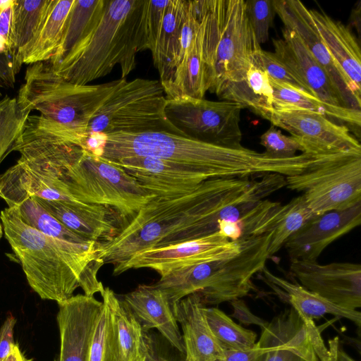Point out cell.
<instances>
[{
  "label": "cell",
  "mask_w": 361,
  "mask_h": 361,
  "mask_svg": "<svg viewBox=\"0 0 361 361\" xmlns=\"http://www.w3.org/2000/svg\"><path fill=\"white\" fill-rule=\"evenodd\" d=\"M85 149L111 161L132 157L166 159L195 167L214 178H247L265 173H302L307 157L275 159L243 147L231 149L167 132L88 134Z\"/></svg>",
  "instance_id": "6da1fadb"
},
{
  "label": "cell",
  "mask_w": 361,
  "mask_h": 361,
  "mask_svg": "<svg viewBox=\"0 0 361 361\" xmlns=\"http://www.w3.org/2000/svg\"><path fill=\"white\" fill-rule=\"evenodd\" d=\"M0 219L28 284L42 299L60 303L79 287L87 296L102 291L97 277L104 264L99 243H71L46 235L25 224L15 207L3 209Z\"/></svg>",
  "instance_id": "7a4b0ae2"
},
{
  "label": "cell",
  "mask_w": 361,
  "mask_h": 361,
  "mask_svg": "<svg viewBox=\"0 0 361 361\" xmlns=\"http://www.w3.org/2000/svg\"><path fill=\"white\" fill-rule=\"evenodd\" d=\"M145 0H105L90 30L59 61L50 64L65 80L79 85L109 74L115 66L125 78L135 68V56L148 49Z\"/></svg>",
  "instance_id": "3957f363"
},
{
  "label": "cell",
  "mask_w": 361,
  "mask_h": 361,
  "mask_svg": "<svg viewBox=\"0 0 361 361\" xmlns=\"http://www.w3.org/2000/svg\"><path fill=\"white\" fill-rule=\"evenodd\" d=\"M240 179L209 178L194 191L171 197H155L143 207L110 240L99 243L104 264L113 273L135 255L152 249L164 239L200 221L225 203L237 190Z\"/></svg>",
  "instance_id": "277c9868"
},
{
  "label": "cell",
  "mask_w": 361,
  "mask_h": 361,
  "mask_svg": "<svg viewBox=\"0 0 361 361\" xmlns=\"http://www.w3.org/2000/svg\"><path fill=\"white\" fill-rule=\"evenodd\" d=\"M191 2L201 27L207 91L219 97L245 80L261 46L249 22L245 0Z\"/></svg>",
  "instance_id": "5b68a950"
},
{
  "label": "cell",
  "mask_w": 361,
  "mask_h": 361,
  "mask_svg": "<svg viewBox=\"0 0 361 361\" xmlns=\"http://www.w3.org/2000/svg\"><path fill=\"white\" fill-rule=\"evenodd\" d=\"M119 82L75 85L59 76L47 61L38 62L27 67L16 99L23 110L38 111L40 116L75 131L85 140L90 120Z\"/></svg>",
  "instance_id": "8992f818"
},
{
  "label": "cell",
  "mask_w": 361,
  "mask_h": 361,
  "mask_svg": "<svg viewBox=\"0 0 361 361\" xmlns=\"http://www.w3.org/2000/svg\"><path fill=\"white\" fill-rule=\"evenodd\" d=\"M159 80L121 78L87 124L88 134L167 132L183 135L169 121Z\"/></svg>",
  "instance_id": "52a82bcc"
},
{
  "label": "cell",
  "mask_w": 361,
  "mask_h": 361,
  "mask_svg": "<svg viewBox=\"0 0 361 361\" xmlns=\"http://www.w3.org/2000/svg\"><path fill=\"white\" fill-rule=\"evenodd\" d=\"M62 180L77 200L106 206L130 220L156 197L122 167L84 149Z\"/></svg>",
  "instance_id": "ba28073f"
},
{
  "label": "cell",
  "mask_w": 361,
  "mask_h": 361,
  "mask_svg": "<svg viewBox=\"0 0 361 361\" xmlns=\"http://www.w3.org/2000/svg\"><path fill=\"white\" fill-rule=\"evenodd\" d=\"M286 187L302 195L319 216L361 202V151L318 157L301 173L286 177Z\"/></svg>",
  "instance_id": "9c48e42d"
},
{
  "label": "cell",
  "mask_w": 361,
  "mask_h": 361,
  "mask_svg": "<svg viewBox=\"0 0 361 361\" xmlns=\"http://www.w3.org/2000/svg\"><path fill=\"white\" fill-rule=\"evenodd\" d=\"M242 109L233 102L181 96L166 98L165 112L183 136L224 147L243 149Z\"/></svg>",
  "instance_id": "30bf717a"
},
{
  "label": "cell",
  "mask_w": 361,
  "mask_h": 361,
  "mask_svg": "<svg viewBox=\"0 0 361 361\" xmlns=\"http://www.w3.org/2000/svg\"><path fill=\"white\" fill-rule=\"evenodd\" d=\"M242 239L231 241L216 232L176 244L154 247L135 255L119 269L116 275L131 269L149 268L161 277L184 267L233 255L240 250Z\"/></svg>",
  "instance_id": "8fae6325"
},
{
  "label": "cell",
  "mask_w": 361,
  "mask_h": 361,
  "mask_svg": "<svg viewBox=\"0 0 361 361\" xmlns=\"http://www.w3.org/2000/svg\"><path fill=\"white\" fill-rule=\"evenodd\" d=\"M269 121L288 131L301 144L302 153L319 157L347 151H361L360 142L345 125L311 111H274Z\"/></svg>",
  "instance_id": "7c38bea8"
},
{
  "label": "cell",
  "mask_w": 361,
  "mask_h": 361,
  "mask_svg": "<svg viewBox=\"0 0 361 361\" xmlns=\"http://www.w3.org/2000/svg\"><path fill=\"white\" fill-rule=\"evenodd\" d=\"M290 271L306 289L348 309L361 307V265L351 262L320 264L317 261L294 260Z\"/></svg>",
  "instance_id": "4fadbf2b"
},
{
  "label": "cell",
  "mask_w": 361,
  "mask_h": 361,
  "mask_svg": "<svg viewBox=\"0 0 361 361\" xmlns=\"http://www.w3.org/2000/svg\"><path fill=\"white\" fill-rule=\"evenodd\" d=\"M156 197H171L190 193L211 178L191 166L166 159L132 157L116 161Z\"/></svg>",
  "instance_id": "5bb4252c"
},
{
  "label": "cell",
  "mask_w": 361,
  "mask_h": 361,
  "mask_svg": "<svg viewBox=\"0 0 361 361\" xmlns=\"http://www.w3.org/2000/svg\"><path fill=\"white\" fill-rule=\"evenodd\" d=\"M273 5L284 27L297 33L326 71L346 107L360 111L361 99L355 94L348 79L331 57L309 13V9L298 0H273Z\"/></svg>",
  "instance_id": "9a60e30c"
},
{
  "label": "cell",
  "mask_w": 361,
  "mask_h": 361,
  "mask_svg": "<svg viewBox=\"0 0 361 361\" xmlns=\"http://www.w3.org/2000/svg\"><path fill=\"white\" fill-rule=\"evenodd\" d=\"M59 361H89L92 337L102 310L94 296L78 294L58 303Z\"/></svg>",
  "instance_id": "2e32d148"
},
{
  "label": "cell",
  "mask_w": 361,
  "mask_h": 361,
  "mask_svg": "<svg viewBox=\"0 0 361 361\" xmlns=\"http://www.w3.org/2000/svg\"><path fill=\"white\" fill-rule=\"evenodd\" d=\"M261 329L257 341L260 353L255 361H319L302 318L292 307Z\"/></svg>",
  "instance_id": "e0dca14e"
},
{
  "label": "cell",
  "mask_w": 361,
  "mask_h": 361,
  "mask_svg": "<svg viewBox=\"0 0 361 361\" xmlns=\"http://www.w3.org/2000/svg\"><path fill=\"white\" fill-rule=\"evenodd\" d=\"M361 224V202L317 216L285 243L290 262L317 261L326 247Z\"/></svg>",
  "instance_id": "ac0fdd59"
},
{
  "label": "cell",
  "mask_w": 361,
  "mask_h": 361,
  "mask_svg": "<svg viewBox=\"0 0 361 361\" xmlns=\"http://www.w3.org/2000/svg\"><path fill=\"white\" fill-rule=\"evenodd\" d=\"M283 39H273L274 54L309 92L324 104L348 108L336 92L324 68L317 62L297 33L282 30ZM350 109V108H349Z\"/></svg>",
  "instance_id": "d6986e66"
},
{
  "label": "cell",
  "mask_w": 361,
  "mask_h": 361,
  "mask_svg": "<svg viewBox=\"0 0 361 361\" xmlns=\"http://www.w3.org/2000/svg\"><path fill=\"white\" fill-rule=\"evenodd\" d=\"M35 197L66 227L88 240L106 242L120 231L116 218L120 216L106 206L80 201L48 200Z\"/></svg>",
  "instance_id": "ffe728a7"
},
{
  "label": "cell",
  "mask_w": 361,
  "mask_h": 361,
  "mask_svg": "<svg viewBox=\"0 0 361 361\" xmlns=\"http://www.w3.org/2000/svg\"><path fill=\"white\" fill-rule=\"evenodd\" d=\"M206 307L198 293L172 305L174 316L182 329L185 361H221L224 356L225 349L207 323Z\"/></svg>",
  "instance_id": "44dd1931"
},
{
  "label": "cell",
  "mask_w": 361,
  "mask_h": 361,
  "mask_svg": "<svg viewBox=\"0 0 361 361\" xmlns=\"http://www.w3.org/2000/svg\"><path fill=\"white\" fill-rule=\"evenodd\" d=\"M123 301L147 332L156 329L180 353L185 354L182 334L166 294L154 285H140L123 295Z\"/></svg>",
  "instance_id": "7402d4cb"
},
{
  "label": "cell",
  "mask_w": 361,
  "mask_h": 361,
  "mask_svg": "<svg viewBox=\"0 0 361 361\" xmlns=\"http://www.w3.org/2000/svg\"><path fill=\"white\" fill-rule=\"evenodd\" d=\"M100 294L110 312L112 361H145L147 332L110 288L104 287Z\"/></svg>",
  "instance_id": "603a6c76"
},
{
  "label": "cell",
  "mask_w": 361,
  "mask_h": 361,
  "mask_svg": "<svg viewBox=\"0 0 361 361\" xmlns=\"http://www.w3.org/2000/svg\"><path fill=\"white\" fill-rule=\"evenodd\" d=\"M309 13L334 61L361 99V53L355 36L323 11L309 9Z\"/></svg>",
  "instance_id": "cb8c5ba5"
},
{
  "label": "cell",
  "mask_w": 361,
  "mask_h": 361,
  "mask_svg": "<svg viewBox=\"0 0 361 361\" xmlns=\"http://www.w3.org/2000/svg\"><path fill=\"white\" fill-rule=\"evenodd\" d=\"M260 278L286 300L293 308L303 317L319 319L326 314L348 319L358 328L361 324V313L357 310L339 307L313 293L300 284L290 282L271 273L265 266L260 271Z\"/></svg>",
  "instance_id": "d4e9b609"
},
{
  "label": "cell",
  "mask_w": 361,
  "mask_h": 361,
  "mask_svg": "<svg viewBox=\"0 0 361 361\" xmlns=\"http://www.w3.org/2000/svg\"><path fill=\"white\" fill-rule=\"evenodd\" d=\"M188 5L186 0H169L152 52L161 85L171 78L177 66L180 47V35Z\"/></svg>",
  "instance_id": "484cf974"
},
{
  "label": "cell",
  "mask_w": 361,
  "mask_h": 361,
  "mask_svg": "<svg viewBox=\"0 0 361 361\" xmlns=\"http://www.w3.org/2000/svg\"><path fill=\"white\" fill-rule=\"evenodd\" d=\"M162 87L167 99L181 96L204 98L207 87L200 23L195 39L180 59L170 80Z\"/></svg>",
  "instance_id": "4316f807"
},
{
  "label": "cell",
  "mask_w": 361,
  "mask_h": 361,
  "mask_svg": "<svg viewBox=\"0 0 361 361\" xmlns=\"http://www.w3.org/2000/svg\"><path fill=\"white\" fill-rule=\"evenodd\" d=\"M74 0H51L46 16L30 42L19 56L22 64L49 61L59 44L64 24Z\"/></svg>",
  "instance_id": "83f0119b"
},
{
  "label": "cell",
  "mask_w": 361,
  "mask_h": 361,
  "mask_svg": "<svg viewBox=\"0 0 361 361\" xmlns=\"http://www.w3.org/2000/svg\"><path fill=\"white\" fill-rule=\"evenodd\" d=\"M219 98L238 103L267 121L274 111L269 79L253 59L245 80L230 87Z\"/></svg>",
  "instance_id": "f1b7e54d"
},
{
  "label": "cell",
  "mask_w": 361,
  "mask_h": 361,
  "mask_svg": "<svg viewBox=\"0 0 361 361\" xmlns=\"http://www.w3.org/2000/svg\"><path fill=\"white\" fill-rule=\"evenodd\" d=\"M269 82L273 89V107L275 111H311L360 127L361 111L359 110L336 108L324 104L318 98L300 90L278 83L271 79Z\"/></svg>",
  "instance_id": "f546056e"
},
{
  "label": "cell",
  "mask_w": 361,
  "mask_h": 361,
  "mask_svg": "<svg viewBox=\"0 0 361 361\" xmlns=\"http://www.w3.org/2000/svg\"><path fill=\"white\" fill-rule=\"evenodd\" d=\"M105 0H74L66 18L57 49L48 61L50 64L61 60L90 30L101 16Z\"/></svg>",
  "instance_id": "4dcf8cb0"
},
{
  "label": "cell",
  "mask_w": 361,
  "mask_h": 361,
  "mask_svg": "<svg viewBox=\"0 0 361 361\" xmlns=\"http://www.w3.org/2000/svg\"><path fill=\"white\" fill-rule=\"evenodd\" d=\"M216 262H202L174 270L161 276L154 286L166 294L172 305L188 295L204 290L210 282Z\"/></svg>",
  "instance_id": "1f68e13d"
},
{
  "label": "cell",
  "mask_w": 361,
  "mask_h": 361,
  "mask_svg": "<svg viewBox=\"0 0 361 361\" xmlns=\"http://www.w3.org/2000/svg\"><path fill=\"white\" fill-rule=\"evenodd\" d=\"M317 216L307 207L302 195L281 204L275 217L268 247L269 259L308 221Z\"/></svg>",
  "instance_id": "d6a6232c"
},
{
  "label": "cell",
  "mask_w": 361,
  "mask_h": 361,
  "mask_svg": "<svg viewBox=\"0 0 361 361\" xmlns=\"http://www.w3.org/2000/svg\"><path fill=\"white\" fill-rule=\"evenodd\" d=\"M207 323L225 350L247 351L255 348L257 334L234 322L231 317L217 307L205 308Z\"/></svg>",
  "instance_id": "836d02e7"
},
{
  "label": "cell",
  "mask_w": 361,
  "mask_h": 361,
  "mask_svg": "<svg viewBox=\"0 0 361 361\" xmlns=\"http://www.w3.org/2000/svg\"><path fill=\"white\" fill-rule=\"evenodd\" d=\"M15 207L25 224L46 235L71 243L90 241L69 230L47 212L35 197L27 198Z\"/></svg>",
  "instance_id": "e575fe53"
},
{
  "label": "cell",
  "mask_w": 361,
  "mask_h": 361,
  "mask_svg": "<svg viewBox=\"0 0 361 361\" xmlns=\"http://www.w3.org/2000/svg\"><path fill=\"white\" fill-rule=\"evenodd\" d=\"M51 1L14 0L13 28L18 59L23 50L38 30L49 9Z\"/></svg>",
  "instance_id": "d590c367"
},
{
  "label": "cell",
  "mask_w": 361,
  "mask_h": 361,
  "mask_svg": "<svg viewBox=\"0 0 361 361\" xmlns=\"http://www.w3.org/2000/svg\"><path fill=\"white\" fill-rule=\"evenodd\" d=\"M30 113L19 106L16 97L6 95L0 99V164L13 152Z\"/></svg>",
  "instance_id": "8d00e7d4"
},
{
  "label": "cell",
  "mask_w": 361,
  "mask_h": 361,
  "mask_svg": "<svg viewBox=\"0 0 361 361\" xmlns=\"http://www.w3.org/2000/svg\"><path fill=\"white\" fill-rule=\"evenodd\" d=\"M252 59L266 73L269 79L311 94L306 87L277 59L274 52L267 51L260 48L255 53Z\"/></svg>",
  "instance_id": "74e56055"
},
{
  "label": "cell",
  "mask_w": 361,
  "mask_h": 361,
  "mask_svg": "<svg viewBox=\"0 0 361 361\" xmlns=\"http://www.w3.org/2000/svg\"><path fill=\"white\" fill-rule=\"evenodd\" d=\"M259 143L265 148L264 154L275 159L291 158L296 156L297 151H303L296 137L283 135L274 126L260 136Z\"/></svg>",
  "instance_id": "f35d334b"
},
{
  "label": "cell",
  "mask_w": 361,
  "mask_h": 361,
  "mask_svg": "<svg viewBox=\"0 0 361 361\" xmlns=\"http://www.w3.org/2000/svg\"><path fill=\"white\" fill-rule=\"evenodd\" d=\"M246 12L257 42L265 43L275 15L273 0H246Z\"/></svg>",
  "instance_id": "ab89813d"
},
{
  "label": "cell",
  "mask_w": 361,
  "mask_h": 361,
  "mask_svg": "<svg viewBox=\"0 0 361 361\" xmlns=\"http://www.w3.org/2000/svg\"><path fill=\"white\" fill-rule=\"evenodd\" d=\"M13 4L14 0L0 1V54L19 61L13 28Z\"/></svg>",
  "instance_id": "60d3db41"
},
{
  "label": "cell",
  "mask_w": 361,
  "mask_h": 361,
  "mask_svg": "<svg viewBox=\"0 0 361 361\" xmlns=\"http://www.w3.org/2000/svg\"><path fill=\"white\" fill-rule=\"evenodd\" d=\"M169 0H145L144 7L145 34L148 49H154Z\"/></svg>",
  "instance_id": "b9f144b4"
},
{
  "label": "cell",
  "mask_w": 361,
  "mask_h": 361,
  "mask_svg": "<svg viewBox=\"0 0 361 361\" xmlns=\"http://www.w3.org/2000/svg\"><path fill=\"white\" fill-rule=\"evenodd\" d=\"M305 324L310 342L319 361H336V353L339 346V338L335 336L329 340V348L325 345L321 333L314 321L300 314Z\"/></svg>",
  "instance_id": "7bdbcfd3"
},
{
  "label": "cell",
  "mask_w": 361,
  "mask_h": 361,
  "mask_svg": "<svg viewBox=\"0 0 361 361\" xmlns=\"http://www.w3.org/2000/svg\"><path fill=\"white\" fill-rule=\"evenodd\" d=\"M21 66L17 59L0 54V88L14 87Z\"/></svg>",
  "instance_id": "ee69618b"
},
{
  "label": "cell",
  "mask_w": 361,
  "mask_h": 361,
  "mask_svg": "<svg viewBox=\"0 0 361 361\" xmlns=\"http://www.w3.org/2000/svg\"><path fill=\"white\" fill-rule=\"evenodd\" d=\"M233 312L230 315L245 325L255 324L264 328L268 322L254 314L243 299L231 301Z\"/></svg>",
  "instance_id": "f6af8a7d"
},
{
  "label": "cell",
  "mask_w": 361,
  "mask_h": 361,
  "mask_svg": "<svg viewBox=\"0 0 361 361\" xmlns=\"http://www.w3.org/2000/svg\"><path fill=\"white\" fill-rule=\"evenodd\" d=\"M16 319L13 315L7 317L0 329V361H3L15 344L13 329Z\"/></svg>",
  "instance_id": "bcb514c9"
},
{
  "label": "cell",
  "mask_w": 361,
  "mask_h": 361,
  "mask_svg": "<svg viewBox=\"0 0 361 361\" xmlns=\"http://www.w3.org/2000/svg\"><path fill=\"white\" fill-rule=\"evenodd\" d=\"M259 353L260 350L256 343L255 348L247 351L225 350L221 361H255Z\"/></svg>",
  "instance_id": "7dc6e473"
},
{
  "label": "cell",
  "mask_w": 361,
  "mask_h": 361,
  "mask_svg": "<svg viewBox=\"0 0 361 361\" xmlns=\"http://www.w3.org/2000/svg\"><path fill=\"white\" fill-rule=\"evenodd\" d=\"M361 1L359 0L356 5H355L352 10L350 23L352 26L355 27L357 30V34L360 37V23H361Z\"/></svg>",
  "instance_id": "c3c4849f"
},
{
  "label": "cell",
  "mask_w": 361,
  "mask_h": 361,
  "mask_svg": "<svg viewBox=\"0 0 361 361\" xmlns=\"http://www.w3.org/2000/svg\"><path fill=\"white\" fill-rule=\"evenodd\" d=\"M3 361H29L21 352L18 343H15L11 350Z\"/></svg>",
  "instance_id": "681fc988"
},
{
  "label": "cell",
  "mask_w": 361,
  "mask_h": 361,
  "mask_svg": "<svg viewBox=\"0 0 361 361\" xmlns=\"http://www.w3.org/2000/svg\"><path fill=\"white\" fill-rule=\"evenodd\" d=\"M336 361H356L352 358L344 350L340 347L338 348L336 353Z\"/></svg>",
  "instance_id": "f907efd6"
},
{
  "label": "cell",
  "mask_w": 361,
  "mask_h": 361,
  "mask_svg": "<svg viewBox=\"0 0 361 361\" xmlns=\"http://www.w3.org/2000/svg\"><path fill=\"white\" fill-rule=\"evenodd\" d=\"M3 227H2V224H1V221H0V240L3 235Z\"/></svg>",
  "instance_id": "816d5d0a"
}]
</instances>
